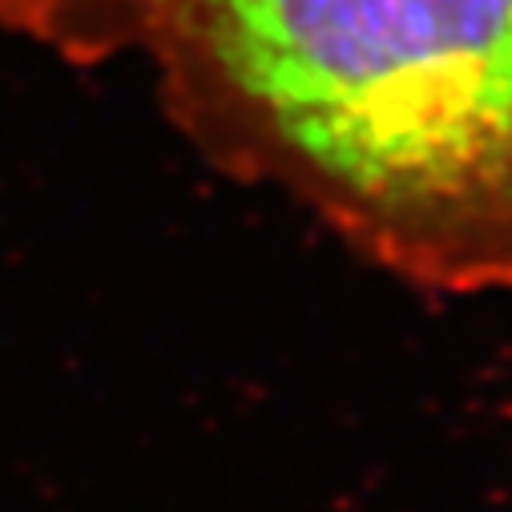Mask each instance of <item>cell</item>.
I'll use <instances>...</instances> for the list:
<instances>
[{
	"label": "cell",
	"instance_id": "obj_1",
	"mask_svg": "<svg viewBox=\"0 0 512 512\" xmlns=\"http://www.w3.org/2000/svg\"><path fill=\"white\" fill-rule=\"evenodd\" d=\"M0 29L146 57L210 166L412 291L512 295V0H0Z\"/></svg>",
	"mask_w": 512,
	"mask_h": 512
}]
</instances>
